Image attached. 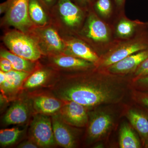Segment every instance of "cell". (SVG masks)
<instances>
[{"mask_svg":"<svg viewBox=\"0 0 148 148\" xmlns=\"http://www.w3.org/2000/svg\"><path fill=\"white\" fill-rule=\"evenodd\" d=\"M106 71L74 79L58 90V97L64 101L76 102L88 109L120 103L131 89V80Z\"/></svg>","mask_w":148,"mask_h":148,"instance_id":"obj_1","label":"cell"},{"mask_svg":"<svg viewBox=\"0 0 148 148\" xmlns=\"http://www.w3.org/2000/svg\"><path fill=\"white\" fill-rule=\"evenodd\" d=\"M3 41L11 52L22 58L34 61L40 57L41 51L37 43L23 32H9Z\"/></svg>","mask_w":148,"mask_h":148,"instance_id":"obj_2","label":"cell"},{"mask_svg":"<svg viewBox=\"0 0 148 148\" xmlns=\"http://www.w3.org/2000/svg\"><path fill=\"white\" fill-rule=\"evenodd\" d=\"M88 123L87 140L90 143H95L111 132L115 123V116L111 111L100 109L93 113Z\"/></svg>","mask_w":148,"mask_h":148,"instance_id":"obj_3","label":"cell"},{"mask_svg":"<svg viewBox=\"0 0 148 148\" xmlns=\"http://www.w3.org/2000/svg\"><path fill=\"white\" fill-rule=\"evenodd\" d=\"M30 0H7L5 18L10 25L23 33L28 32L33 25L29 16Z\"/></svg>","mask_w":148,"mask_h":148,"instance_id":"obj_4","label":"cell"},{"mask_svg":"<svg viewBox=\"0 0 148 148\" xmlns=\"http://www.w3.org/2000/svg\"><path fill=\"white\" fill-rule=\"evenodd\" d=\"M29 130L32 140L38 147H49L56 143L52 121L48 115L40 114L36 115L31 123Z\"/></svg>","mask_w":148,"mask_h":148,"instance_id":"obj_5","label":"cell"},{"mask_svg":"<svg viewBox=\"0 0 148 148\" xmlns=\"http://www.w3.org/2000/svg\"><path fill=\"white\" fill-rule=\"evenodd\" d=\"M87 110L86 107L79 103L66 101L58 114L69 125L83 127L87 125L89 121Z\"/></svg>","mask_w":148,"mask_h":148,"instance_id":"obj_6","label":"cell"},{"mask_svg":"<svg viewBox=\"0 0 148 148\" xmlns=\"http://www.w3.org/2000/svg\"><path fill=\"white\" fill-rule=\"evenodd\" d=\"M147 46L139 42L128 43L107 54L96 64L101 69L105 70L109 66L121 61L129 56L145 50Z\"/></svg>","mask_w":148,"mask_h":148,"instance_id":"obj_7","label":"cell"},{"mask_svg":"<svg viewBox=\"0 0 148 148\" xmlns=\"http://www.w3.org/2000/svg\"><path fill=\"white\" fill-rule=\"evenodd\" d=\"M148 58V49L131 54L109 66L105 70L111 74L123 76L135 72L140 64Z\"/></svg>","mask_w":148,"mask_h":148,"instance_id":"obj_8","label":"cell"},{"mask_svg":"<svg viewBox=\"0 0 148 148\" xmlns=\"http://www.w3.org/2000/svg\"><path fill=\"white\" fill-rule=\"evenodd\" d=\"M51 121L56 143L64 148L75 147L76 141L69 125L63 121L58 114L52 117Z\"/></svg>","mask_w":148,"mask_h":148,"instance_id":"obj_9","label":"cell"},{"mask_svg":"<svg viewBox=\"0 0 148 148\" xmlns=\"http://www.w3.org/2000/svg\"><path fill=\"white\" fill-rule=\"evenodd\" d=\"M6 73L4 82L0 84L2 94L6 97L15 95L23 85L25 80L30 75V73L12 70Z\"/></svg>","mask_w":148,"mask_h":148,"instance_id":"obj_10","label":"cell"},{"mask_svg":"<svg viewBox=\"0 0 148 148\" xmlns=\"http://www.w3.org/2000/svg\"><path fill=\"white\" fill-rule=\"evenodd\" d=\"M125 115L140 135L142 144L148 139V115L138 108L126 109Z\"/></svg>","mask_w":148,"mask_h":148,"instance_id":"obj_11","label":"cell"},{"mask_svg":"<svg viewBox=\"0 0 148 148\" xmlns=\"http://www.w3.org/2000/svg\"><path fill=\"white\" fill-rule=\"evenodd\" d=\"M57 7L61 18L66 25L75 27L80 23L82 12L71 0H58Z\"/></svg>","mask_w":148,"mask_h":148,"instance_id":"obj_12","label":"cell"},{"mask_svg":"<svg viewBox=\"0 0 148 148\" xmlns=\"http://www.w3.org/2000/svg\"><path fill=\"white\" fill-rule=\"evenodd\" d=\"M30 114L29 106L24 101L13 104L6 113L3 121L6 125L23 124L28 120Z\"/></svg>","mask_w":148,"mask_h":148,"instance_id":"obj_13","label":"cell"},{"mask_svg":"<svg viewBox=\"0 0 148 148\" xmlns=\"http://www.w3.org/2000/svg\"><path fill=\"white\" fill-rule=\"evenodd\" d=\"M66 54L90 61L96 64L100 58L86 44L78 40H72L67 43Z\"/></svg>","mask_w":148,"mask_h":148,"instance_id":"obj_14","label":"cell"},{"mask_svg":"<svg viewBox=\"0 0 148 148\" xmlns=\"http://www.w3.org/2000/svg\"><path fill=\"white\" fill-rule=\"evenodd\" d=\"M87 38L95 41L105 42L109 38V32L105 23L95 15H90L85 29Z\"/></svg>","mask_w":148,"mask_h":148,"instance_id":"obj_15","label":"cell"},{"mask_svg":"<svg viewBox=\"0 0 148 148\" xmlns=\"http://www.w3.org/2000/svg\"><path fill=\"white\" fill-rule=\"evenodd\" d=\"M64 103L53 97L40 95L34 98L33 107L38 113L49 115L58 113Z\"/></svg>","mask_w":148,"mask_h":148,"instance_id":"obj_16","label":"cell"},{"mask_svg":"<svg viewBox=\"0 0 148 148\" xmlns=\"http://www.w3.org/2000/svg\"><path fill=\"white\" fill-rule=\"evenodd\" d=\"M53 63L62 69L86 70L90 69L93 63L70 55L58 56L53 58Z\"/></svg>","mask_w":148,"mask_h":148,"instance_id":"obj_17","label":"cell"},{"mask_svg":"<svg viewBox=\"0 0 148 148\" xmlns=\"http://www.w3.org/2000/svg\"><path fill=\"white\" fill-rule=\"evenodd\" d=\"M131 125L122 124L119 130V145L121 148H140L141 143Z\"/></svg>","mask_w":148,"mask_h":148,"instance_id":"obj_18","label":"cell"},{"mask_svg":"<svg viewBox=\"0 0 148 148\" xmlns=\"http://www.w3.org/2000/svg\"><path fill=\"white\" fill-rule=\"evenodd\" d=\"M41 38L48 50L54 53H59L64 50L65 45L55 29L46 28L43 30Z\"/></svg>","mask_w":148,"mask_h":148,"instance_id":"obj_19","label":"cell"},{"mask_svg":"<svg viewBox=\"0 0 148 148\" xmlns=\"http://www.w3.org/2000/svg\"><path fill=\"white\" fill-rule=\"evenodd\" d=\"M1 58L8 59L10 61L12 69L16 71L31 73L35 68V64L33 61L22 58L11 51H1Z\"/></svg>","mask_w":148,"mask_h":148,"instance_id":"obj_20","label":"cell"},{"mask_svg":"<svg viewBox=\"0 0 148 148\" xmlns=\"http://www.w3.org/2000/svg\"><path fill=\"white\" fill-rule=\"evenodd\" d=\"M29 11L33 22L41 26L46 24L47 18L39 0L29 1Z\"/></svg>","mask_w":148,"mask_h":148,"instance_id":"obj_21","label":"cell"},{"mask_svg":"<svg viewBox=\"0 0 148 148\" xmlns=\"http://www.w3.org/2000/svg\"><path fill=\"white\" fill-rule=\"evenodd\" d=\"M24 130L18 127L2 129L0 131V144L2 147L13 145L23 134Z\"/></svg>","mask_w":148,"mask_h":148,"instance_id":"obj_22","label":"cell"},{"mask_svg":"<svg viewBox=\"0 0 148 148\" xmlns=\"http://www.w3.org/2000/svg\"><path fill=\"white\" fill-rule=\"evenodd\" d=\"M49 75V72L46 70L37 71L27 78L23 87L25 89H31L41 86L47 80Z\"/></svg>","mask_w":148,"mask_h":148,"instance_id":"obj_23","label":"cell"},{"mask_svg":"<svg viewBox=\"0 0 148 148\" xmlns=\"http://www.w3.org/2000/svg\"><path fill=\"white\" fill-rule=\"evenodd\" d=\"M131 98L139 108L148 115V92L131 89Z\"/></svg>","mask_w":148,"mask_h":148,"instance_id":"obj_24","label":"cell"},{"mask_svg":"<svg viewBox=\"0 0 148 148\" xmlns=\"http://www.w3.org/2000/svg\"><path fill=\"white\" fill-rule=\"evenodd\" d=\"M135 27L134 23L130 21L125 20H121L117 26V33L120 36H128L132 34Z\"/></svg>","mask_w":148,"mask_h":148,"instance_id":"obj_25","label":"cell"},{"mask_svg":"<svg viewBox=\"0 0 148 148\" xmlns=\"http://www.w3.org/2000/svg\"><path fill=\"white\" fill-rule=\"evenodd\" d=\"M131 89L148 92V75L136 78H132L130 80Z\"/></svg>","mask_w":148,"mask_h":148,"instance_id":"obj_26","label":"cell"},{"mask_svg":"<svg viewBox=\"0 0 148 148\" xmlns=\"http://www.w3.org/2000/svg\"><path fill=\"white\" fill-rule=\"evenodd\" d=\"M97 10L103 16H108L111 12L112 3L110 0H97L95 3Z\"/></svg>","mask_w":148,"mask_h":148,"instance_id":"obj_27","label":"cell"},{"mask_svg":"<svg viewBox=\"0 0 148 148\" xmlns=\"http://www.w3.org/2000/svg\"><path fill=\"white\" fill-rule=\"evenodd\" d=\"M148 75V58L145 60L134 73V77L132 78H136Z\"/></svg>","mask_w":148,"mask_h":148,"instance_id":"obj_28","label":"cell"},{"mask_svg":"<svg viewBox=\"0 0 148 148\" xmlns=\"http://www.w3.org/2000/svg\"><path fill=\"white\" fill-rule=\"evenodd\" d=\"M18 148H36L38 147V146L32 140L29 141H24L23 143L19 144L18 146Z\"/></svg>","mask_w":148,"mask_h":148,"instance_id":"obj_29","label":"cell"},{"mask_svg":"<svg viewBox=\"0 0 148 148\" xmlns=\"http://www.w3.org/2000/svg\"><path fill=\"white\" fill-rule=\"evenodd\" d=\"M0 69L1 71L5 73H8L13 70L11 65L8 64H0Z\"/></svg>","mask_w":148,"mask_h":148,"instance_id":"obj_30","label":"cell"},{"mask_svg":"<svg viewBox=\"0 0 148 148\" xmlns=\"http://www.w3.org/2000/svg\"><path fill=\"white\" fill-rule=\"evenodd\" d=\"M47 6H51L54 4L58 0H39Z\"/></svg>","mask_w":148,"mask_h":148,"instance_id":"obj_31","label":"cell"},{"mask_svg":"<svg viewBox=\"0 0 148 148\" xmlns=\"http://www.w3.org/2000/svg\"><path fill=\"white\" fill-rule=\"evenodd\" d=\"M6 79V73L0 71V84L4 82Z\"/></svg>","mask_w":148,"mask_h":148,"instance_id":"obj_32","label":"cell"},{"mask_svg":"<svg viewBox=\"0 0 148 148\" xmlns=\"http://www.w3.org/2000/svg\"><path fill=\"white\" fill-rule=\"evenodd\" d=\"M77 1L82 4L87 3L91 1L92 0H76Z\"/></svg>","mask_w":148,"mask_h":148,"instance_id":"obj_33","label":"cell"},{"mask_svg":"<svg viewBox=\"0 0 148 148\" xmlns=\"http://www.w3.org/2000/svg\"><path fill=\"white\" fill-rule=\"evenodd\" d=\"M124 1V0H114L115 2L118 5H121Z\"/></svg>","mask_w":148,"mask_h":148,"instance_id":"obj_34","label":"cell"},{"mask_svg":"<svg viewBox=\"0 0 148 148\" xmlns=\"http://www.w3.org/2000/svg\"><path fill=\"white\" fill-rule=\"evenodd\" d=\"M143 145L145 148H148V139L145 141Z\"/></svg>","mask_w":148,"mask_h":148,"instance_id":"obj_35","label":"cell"}]
</instances>
